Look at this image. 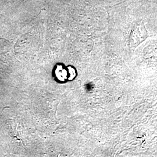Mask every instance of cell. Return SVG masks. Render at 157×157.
I'll use <instances>...</instances> for the list:
<instances>
[{"mask_svg":"<svg viewBox=\"0 0 157 157\" xmlns=\"http://www.w3.org/2000/svg\"><path fill=\"white\" fill-rule=\"evenodd\" d=\"M56 74L58 78L60 80H64L65 78H67V71L66 70L63 69L62 67H57L56 71Z\"/></svg>","mask_w":157,"mask_h":157,"instance_id":"6da1fadb","label":"cell"},{"mask_svg":"<svg viewBox=\"0 0 157 157\" xmlns=\"http://www.w3.org/2000/svg\"><path fill=\"white\" fill-rule=\"evenodd\" d=\"M69 72L70 73V77L68 78L69 80H72L76 76V72L73 67H68Z\"/></svg>","mask_w":157,"mask_h":157,"instance_id":"7a4b0ae2","label":"cell"}]
</instances>
